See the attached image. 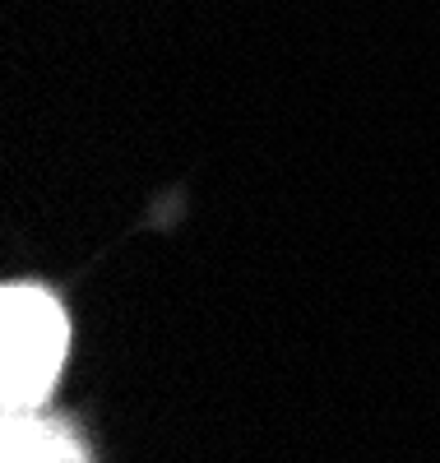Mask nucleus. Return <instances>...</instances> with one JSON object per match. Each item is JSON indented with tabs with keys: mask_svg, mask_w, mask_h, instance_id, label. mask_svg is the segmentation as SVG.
Returning a JSON list of instances; mask_svg holds the SVG:
<instances>
[{
	"mask_svg": "<svg viewBox=\"0 0 440 463\" xmlns=\"http://www.w3.org/2000/svg\"><path fill=\"white\" fill-rule=\"evenodd\" d=\"M70 362V311L43 283L0 292V412L47 408Z\"/></svg>",
	"mask_w": 440,
	"mask_h": 463,
	"instance_id": "nucleus-1",
	"label": "nucleus"
},
{
	"mask_svg": "<svg viewBox=\"0 0 440 463\" xmlns=\"http://www.w3.org/2000/svg\"><path fill=\"white\" fill-rule=\"evenodd\" d=\"M0 463H93L74 421L52 412H5L0 421Z\"/></svg>",
	"mask_w": 440,
	"mask_h": 463,
	"instance_id": "nucleus-2",
	"label": "nucleus"
}]
</instances>
